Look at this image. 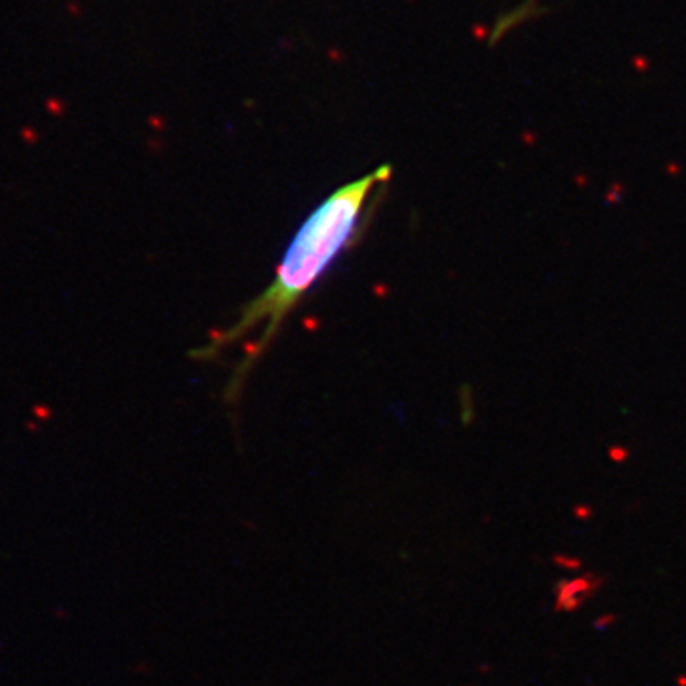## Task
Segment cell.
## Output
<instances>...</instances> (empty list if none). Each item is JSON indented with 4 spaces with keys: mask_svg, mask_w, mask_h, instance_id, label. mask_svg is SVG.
Listing matches in <instances>:
<instances>
[{
    "mask_svg": "<svg viewBox=\"0 0 686 686\" xmlns=\"http://www.w3.org/2000/svg\"><path fill=\"white\" fill-rule=\"evenodd\" d=\"M389 177L391 166H381L376 172L334 191L297 231L271 284L242 307L233 326L212 336L206 345L198 347L191 353L193 359L200 361L214 359L225 347L246 338L257 326L263 324L257 341L250 347L248 354L236 366L229 381L225 393L227 402L238 400L244 379L248 377L254 364L261 359V354L267 351V347L271 345L273 338L277 336L286 315L297 305L305 292L317 282L320 273L347 244L374 187L385 183Z\"/></svg>",
    "mask_w": 686,
    "mask_h": 686,
    "instance_id": "1",
    "label": "cell"
},
{
    "mask_svg": "<svg viewBox=\"0 0 686 686\" xmlns=\"http://www.w3.org/2000/svg\"><path fill=\"white\" fill-rule=\"evenodd\" d=\"M604 578L596 574H583L572 580H560L555 585V608L557 612H574L585 604L603 587Z\"/></svg>",
    "mask_w": 686,
    "mask_h": 686,
    "instance_id": "2",
    "label": "cell"
},
{
    "mask_svg": "<svg viewBox=\"0 0 686 686\" xmlns=\"http://www.w3.org/2000/svg\"><path fill=\"white\" fill-rule=\"evenodd\" d=\"M555 562L560 568H566V570H580L581 568V560L580 558H570V557H555Z\"/></svg>",
    "mask_w": 686,
    "mask_h": 686,
    "instance_id": "3",
    "label": "cell"
},
{
    "mask_svg": "<svg viewBox=\"0 0 686 686\" xmlns=\"http://www.w3.org/2000/svg\"><path fill=\"white\" fill-rule=\"evenodd\" d=\"M616 619H618V616H616V614H604V616H601V618L595 621V627H596V629H606V627H612V623H616Z\"/></svg>",
    "mask_w": 686,
    "mask_h": 686,
    "instance_id": "4",
    "label": "cell"
},
{
    "mask_svg": "<svg viewBox=\"0 0 686 686\" xmlns=\"http://www.w3.org/2000/svg\"><path fill=\"white\" fill-rule=\"evenodd\" d=\"M33 412H35V415H38V417H50V415H52L50 408H48V406H40V404H37V406L33 408Z\"/></svg>",
    "mask_w": 686,
    "mask_h": 686,
    "instance_id": "5",
    "label": "cell"
},
{
    "mask_svg": "<svg viewBox=\"0 0 686 686\" xmlns=\"http://www.w3.org/2000/svg\"><path fill=\"white\" fill-rule=\"evenodd\" d=\"M27 429H31V431H37V425H35V423H27Z\"/></svg>",
    "mask_w": 686,
    "mask_h": 686,
    "instance_id": "6",
    "label": "cell"
}]
</instances>
